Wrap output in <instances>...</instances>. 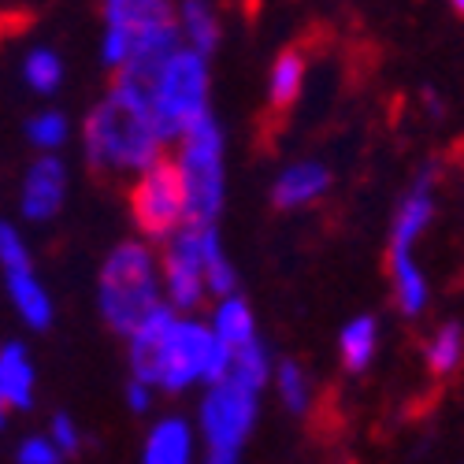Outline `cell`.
<instances>
[{
	"mask_svg": "<svg viewBox=\"0 0 464 464\" xmlns=\"http://www.w3.org/2000/svg\"><path fill=\"white\" fill-rule=\"evenodd\" d=\"M130 345V372L149 386H160L168 394L189 391L193 382H216L230 372V345L216 338V331L193 316H182L168 301L138 320L127 334Z\"/></svg>",
	"mask_w": 464,
	"mask_h": 464,
	"instance_id": "obj_1",
	"label": "cell"
},
{
	"mask_svg": "<svg viewBox=\"0 0 464 464\" xmlns=\"http://www.w3.org/2000/svg\"><path fill=\"white\" fill-rule=\"evenodd\" d=\"M82 141L90 168L123 175H138L149 164H157L168 145L149 111L145 90L127 79H115L111 90L93 104L82 127Z\"/></svg>",
	"mask_w": 464,
	"mask_h": 464,
	"instance_id": "obj_2",
	"label": "cell"
},
{
	"mask_svg": "<svg viewBox=\"0 0 464 464\" xmlns=\"http://www.w3.org/2000/svg\"><path fill=\"white\" fill-rule=\"evenodd\" d=\"M160 301V256L149 249V242H123L104 256L97 276V308L115 334H130L138 320Z\"/></svg>",
	"mask_w": 464,
	"mask_h": 464,
	"instance_id": "obj_3",
	"label": "cell"
},
{
	"mask_svg": "<svg viewBox=\"0 0 464 464\" xmlns=\"http://www.w3.org/2000/svg\"><path fill=\"white\" fill-rule=\"evenodd\" d=\"M145 97L152 120L171 145L186 127L208 115V56L189 45L171 49L145 82Z\"/></svg>",
	"mask_w": 464,
	"mask_h": 464,
	"instance_id": "obj_4",
	"label": "cell"
},
{
	"mask_svg": "<svg viewBox=\"0 0 464 464\" xmlns=\"http://www.w3.org/2000/svg\"><path fill=\"white\" fill-rule=\"evenodd\" d=\"M175 168L186 189V219L216 223L227 198V168H223V130L212 115H201L193 127L175 138Z\"/></svg>",
	"mask_w": 464,
	"mask_h": 464,
	"instance_id": "obj_5",
	"label": "cell"
},
{
	"mask_svg": "<svg viewBox=\"0 0 464 464\" xmlns=\"http://www.w3.org/2000/svg\"><path fill=\"white\" fill-rule=\"evenodd\" d=\"M260 391H249L238 379H216L208 382V391L201 398V439H205V453L212 464H235L242 457V446L249 442L253 428H256V405Z\"/></svg>",
	"mask_w": 464,
	"mask_h": 464,
	"instance_id": "obj_6",
	"label": "cell"
},
{
	"mask_svg": "<svg viewBox=\"0 0 464 464\" xmlns=\"http://www.w3.org/2000/svg\"><path fill=\"white\" fill-rule=\"evenodd\" d=\"M216 223H193L186 219L175 235L164 238V256H160V279H164V301L175 313H193L205 294V246Z\"/></svg>",
	"mask_w": 464,
	"mask_h": 464,
	"instance_id": "obj_7",
	"label": "cell"
},
{
	"mask_svg": "<svg viewBox=\"0 0 464 464\" xmlns=\"http://www.w3.org/2000/svg\"><path fill=\"white\" fill-rule=\"evenodd\" d=\"M130 216L145 238H168L186 223V189L175 160L160 157L138 171L130 189Z\"/></svg>",
	"mask_w": 464,
	"mask_h": 464,
	"instance_id": "obj_8",
	"label": "cell"
},
{
	"mask_svg": "<svg viewBox=\"0 0 464 464\" xmlns=\"http://www.w3.org/2000/svg\"><path fill=\"white\" fill-rule=\"evenodd\" d=\"M63 201H67V164L56 152H42L23 175L19 208L30 223H49L60 216Z\"/></svg>",
	"mask_w": 464,
	"mask_h": 464,
	"instance_id": "obj_9",
	"label": "cell"
},
{
	"mask_svg": "<svg viewBox=\"0 0 464 464\" xmlns=\"http://www.w3.org/2000/svg\"><path fill=\"white\" fill-rule=\"evenodd\" d=\"M327 186H331V171L324 164L297 160V164L279 171V179L272 186V201H276V208H286V212L290 208H304V205L320 201L327 193Z\"/></svg>",
	"mask_w": 464,
	"mask_h": 464,
	"instance_id": "obj_10",
	"label": "cell"
},
{
	"mask_svg": "<svg viewBox=\"0 0 464 464\" xmlns=\"http://www.w3.org/2000/svg\"><path fill=\"white\" fill-rule=\"evenodd\" d=\"M193 446H198V435H193L189 423L182 416H164L149 428L141 460L145 464H189Z\"/></svg>",
	"mask_w": 464,
	"mask_h": 464,
	"instance_id": "obj_11",
	"label": "cell"
},
{
	"mask_svg": "<svg viewBox=\"0 0 464 464\" xmlns=\"http://www.w3.org/2000/svg\"><path fill=\"white\" fill-rule=\"evenodd\" d=\"M5 286L8 297L15 304V313L26 327L34 331H49L53 327V297L45 290V283L34 276V267H15V272H5Z\"/></svg>",
	"mask_w": 464,
	"mask_h": 464,
	"instance_id": "obj_12",
	"label": "cell"
},
{
	"mask_svg": "<svg viewBox=\"0 0 464 464\" xmlns=\"http://www.w3.org/2000/svg\"><path fill=\"white\" fill-rule=\"evenodd\" d=\"M435 201H431V168L420 175V182L412 186V193L401 201L398 216H394V235H391V253H412V242L423 235V227L431 223Z\"/></svg>",
	"mask_w": 464,
	"mask_h": 464,
	"instance_id": "obj_13",
	"label": "cell"
},
{
	"mask_svg": "<svg viewBox=\"0 0 464 464\" xmlns=\"http://www.w3.org/2000/svg\"><path fill=\"white\" fill-rule=\"evenodd\" d=\"M0 394L15 412L34 409V364L19 342L0 345Z\"/></svg>",
	"mask_w": 464,
	"mask_h": 464,
	"instance_id": "obj_14",
	"label": "cell"
},
{
	"mask_svg": "<svg viewBox=\"0 0 464 464\" xmlns=\"http://www.w3.org/2000/svg\"><path fill=\"white\" fill-rule=\"evenodd\" d=\"M208 327L216 331L219 342L230 345V350H238V345H246V342L256 338V316H253L249 301L238 297V290H235V294H223V297L216 301Z\"/></svg>",
	"mask_w": 464,
	"mask_h": 464,
	"instance_id": "obj_15",
	"label": "cell"
},
{
	"mask_svg": "<svg viewBox=\"0 0 464 464\" xmlns=\"http://www.w3.org/2000/svg\"><path fill=\"white\" fill-rule=\"evenodd\" d=\"M179 34H182V45L212 56V49L219 45L216 0H182L179 5Z\"/></svg>",
	"mask_w": 464,
	"mask_h": 464,
	"instance_id": "obj_16",
	"label": "cell"
},
{
	"mask_svg": "<svg viewBox=\"0 0 464 464\" xmlns=\"http://www.w3.org/2000/svg\"><path fill=\"white\" fill-rule=\"evenodd\" d=\"M304 53L301 49H283L279 60L272 63V79H267V101H272L276 111H286L297 104L301 90H304Z\"/></svg>",
	"mask_w": 464,
	"mask_h": 464,
	"instance_id": "obj_17",
	"label": "cell"
},
{
	"mask_svg": "<svg viewBox=\"0 0 464 464\" xmlns=\"http://www.w3.org/2000/svg\"><path fill=\"white\" fill-rule=\"evenodd\" d=\"M391 264V279H394V294H398V308L405 316H416L423 301H428V283H423L420 267L412 264V253H386Z\"/></svg>",
	"mask_w": 464,
	"mask_h": 464,
	"instance_id": "obj_18",
	"label": "cell"
},
{
	"mask_svg": "<svg viewBox=\"0 0 464 464\" xmlns=\"http://www.w3.org/2000/svg\"><path fill=\"white\" fill-rule=\"evenodd\" d=\"M375 345H379V327L372 316H357L342 327L338 338V350H342V364L350 372H364L375 357Z\"/></svg>",
	"mask_w": 464,
	"mask_h": 464,
	"instance_id": "obj_19",
	"label": "cell"
},
{
	"mask_svg": "<svg viewBox=\"0 0 464 464\" xmlns=\"http://www.w3.org/2000/svg\"><path fill=\"white\" fill-rule=\"evenodd\" d=\"M272 357H267V350L260 345V338L238 345L235 353H230V379H238L242 386H249V391H264L267 379H272Z\"/></svg>",
	"mask_w": 464,
	"mask_h": 464,
	"instance_id": "obj_20",
	"label": "cell"
},
{
	"mask_svg": "<svg viewBox=\"0 0 464 464\" xmlns=\"http://www.w3.org/2000/svg\"><path fill=\"white\" fill-rule=\"evenodd\" d=\"M423 357H428L431 375H439V379L453 375V372L464 364V327H460V324H446V327H439V334L428 342Z\"/></svg>",
	"mask_w": 464,
	"mask_h": 464,
	"instance_id": "obj_21",
	"label": "cell"
},
{
	"mask_svg": "<svg viewBox=\"0 0 464 464\" xmlns=\"http://www.w3.org/2000/svg\"><path fill=\"white\" fill-rule=\"evenodd\" d=\"M272 379H276L279 401H283L294 416H304V412H308V405H313V386H308L304 368H301L297 361H283V364L272 372Z\"/></svg>",
	"mask_w": 464,
	"mask_h": 464,
	"instance_id": "obj_22",
	"label": "cell"
},
{
	"mask_svg": "<svg viewBox=\"0 0 464 464\" xmlns=\"http://www.w3.org/2000/svg\"><path fill=\"white\" fill-rule=\"evenodd\" d=\"M23 79L34 93H56L63 82V60L53 49H34L23 63Z\"/></svg>",
	"mask_w": 464,
	"mask_h": 464,
	"instance_id": "obj_23",
	"label": "cell"
},
{
	"mask_svg": "<svg viewBox=\"0 0 464 464\" xmlns=\"http://www.w3.org/2000/svg\"><path fill=\"white\" fill-rule=\"evenodd\" d=\"M205 283H208V294H216V297L238 290V272H235V264L227 260L216 230L208 235V246H205Z\"/></svg>",
	"mask_w": 464,
	"mask_h": 464,
	"instance_id": "obj_24",
	"label": "cell"
},
{
	"mask_svg": "<svg viewBox=\"0 0 464 464\" xmlns=\"http://www.w3.org/2000/svg\"><path fill=\"white\" fill-rule=\"evenodd\" d=\"M26 138H30L34 149H42V152H56V149H63V141L71 138L67 115H63V111H37L34 120L26 123Z\"/></svg>",
	"mask_w": 464,
	"mask_h": 464,
	"instance_id": "obj_25",
	"label": "cell"
},
{
	"mask_svg": "<svg viewBox=\"0 0 464 464\" xmlns=\"http://www.w3.org/2000/svg\"><path fill=\"white\" fill-rule=\"evenodd\" d=\"M0 267L5 272H15V267H34L30 246L23 238V230L8 219H0Z\"/></svg>",
	"mask_w": 464,
	"mask_h": 464,
	"instance_id": "obj_26",
	"label": "cell"
},
{
	"mask_svg": "<svg viewBox=\"0 0 464 464\" xmlns=\"http://www.w3.org/2000/svg\"><path fill=\"white\" fill-rule=\"evenodd\" d=\"M49 439L56 442V450L63 453V457H71V453H79L82 450V431H79V423H74L67 412H60V416H53V428H49Z\"/></svg>",
	"mask_w": 464,
	"mask_h": 464,
	"instance_id": "obj_27",
	"label": "cell"
},
{
	"mask_svg": "<svg viewBox=\"0 0 464 464\" xmlns=\"http://www.w3.org/2000/svg\"><path fill=\"white\" fill-rule=\"evenodd\" d=\"M63 453L56 450L53 439H26L19 446V464H56Z\"/></svg>",
	"mask_w": 464,
	"mask_h": 464,
	"instance_id": "obj_28",
	"label": "cell"
},
{
	"mask_svg": "<svg viewBox=\"0 0 464 464\" xmlns=\"http://www.w3.org/2000/svg\"><path fill=\"white\" fill-rule=\"evenodd\" d=\"M127 409L138 412V416H145L152 409V386L145 379H138V375L127 382Z\"/></svg>",
	"mask_w": 464,
	"mask_h": 464,
	"instance_id": "obj_29",
	"label": "cell"
},
{
	"mask_svg": "<svg viewBox=\"0 0 464 464\" xmlns=\"http://www.w3.org/2000/svg\"><path fill=\"white\" fill-rule=\"evenodd\" d=\"M5 416H8V401H5V394H0V431H5Z\"/></svg>",
	"mask_w": 464,
	"mask_h": 464,
	"instance_id": "obj_30",
	"label": "cell"
},
{
	"mask_svg": "<svg viewBox=\"0 0 464 464\" xmlns=\"http://www.w3.org/2000/svg\"><path fill=\"white\" fill-rule=\"evenodd\" d=\"M453 8H457V12L464 15V0H453Z\"/></svg>",
	"mask_w": 464,
	"mask_h": 464,
	"instance_id": "obj_31",
	"label": "cell"
}]
</instances>
